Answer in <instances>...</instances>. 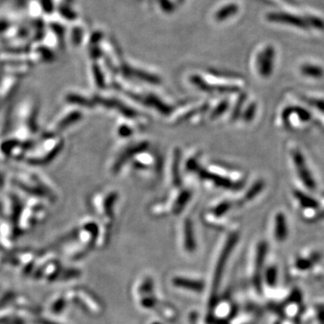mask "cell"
I'll use <instances>...</instances> for the list:
<instances>
[{
	"mask_svg": "<svg viewBox=\"0 0 324 324\" xmlns=\"http://www.w3.org/2000/svg\"><path fill=\"white\" fill-rule=\"evenodd\" d=\"M63 147V140L60 136L45 134L39 141L34 142L27 149L22 159L27 164L42 166L48 164L56 158Z\"/></svg>",
	"mask_w": 324,
	"mask_h": 324,
	"instance_id": "cell-1",
	"label": "cell"
},
{
	"mask_svg": "<svg viewBox=\"0 0 324 324\" xmlns=\"http://www.w3.org/2000/svg\"><path fill=\"white\" fill-rule=\"evenodd\" d=\"M14 183L19 189L29 193L32 197H38L44 200H54L55 194L44 180L27 171H18L14 177Z\"/></svg>",
	"mask_w": 324,
	"mask_h": 324,
	"instance_id": "cell-2",
	"label": "cell"
},
{
	"mask_svg": "<svg viewBox=\"0 0 324 324\" xmlns=\"http://www.w3.org/2000/svg\"><path fill=\"white\" fill-rule=\"evenodd\" d=\"M44 202V199L38 197H31L27 204L22 206L18 219L23 227L26 229L32 227L35 223L41 222L46 217L47 208Z\"/></svg>",
	"mask_w": 324,
	"mask_h": 324,
	"instance_id": "cell-3",
	"label": "cell"
},
{
	"mask_svg": "<svg viewBox=\"0 0 324 324\" xmlns=\"http://www.w3.org/2000/svg\"><path fill=\"white\" fill-rule=\"evenodd\" d=\"M81 115L82 114L76 110L68 111V112L62 111L61 114H57L52 120V122H50L46 127L45 134L56 135L63 129L70 126V124L74 123L75 122H77L78 120L81 118Z\"/></svg>",
	"mask_w": 324,
	"mask_h": 324,
	"instance_id": "cell-4",
	"label": "cell"
},
{
	"mask_svg": "<svg viewBox=\"0 0 324 324\" xmlns=\"http://www.w3.org/2000/svg\"><path fill=\"white\" fill-rule=\"evenodd\" d=\"M237 241H238V235L233 234L232 236L228 239L226 244L224 246V250L223 252L220 255L219 260L217 262V266H216V269H215V277H214V285H213V296L211 299V304L214 302V299L215 297V293L218 290V286H219L220 281H221V277H222V274L224 270V267L227 262L228 258L230 254L232 253V250L234 248V246L236 244Z\"/></svg>",
	"mask_w": 324,
	"mask_h": 324,
	"instance_id": "cell-5",
	"label": "cell"
},
{
	"mask_svg": "<svg viewBox=\"0 0 324 324\" xmlns=\"http://www.w3.org/2000/svg\"><path fill=\"white\" fill-rule=\"evenodd\" d=\"M292 158L298 177L302 181V184L304 185L307 189L314 190L316 188L315 181L311 175V171L308 169L303 155L299 150H293Z\"/></svg>",
	"mask_w": 324,
	"mask_h": 324,
	"instance_id": "cell-6",
	"label": "cell"
},
{
	"mask_svg": "<svg viewBox=\"0 0 324 324\" xmlns=\"http://www.w3.org/2000/svg\"><path fill=\"white\" fill-rule=\"evenodd\" d=\"M275 60V50L270 46H267L263 50L262 53L258 54L257 66L259 73L263 77L270 76L273 70V64Z\"/></svg>",
	"mask_w": 324,
	"mask_h": 324,
	"instance_id": "cell-7",
	"label": "cell"
},
{
	"mask_svg": "<svg viewBox=\"0 0 324 324\" xmlns=\"http://www.w3.org/2000/svg\"><path fill=\"white\" fill-rule=\"evenodd\" d=\"M267 244L266 242H260L258 246L257 250V257H256V264H255L254 272V285L258 289L260 287V280H261V270H262L263 264L265 260V257L267 254Z\"/></svg>",
	"mask_w": 324,
	"mask_h": 324,
	"instance_id": "cell-8",
	"label": "cell"
},
{
	"mask_svg": "<svg viewBox=\"0 0 324 324\" xmlns=\"http://www.w3.org/2000/svg\"><path fill=\"white\" fill-rule=\"evenodd\" d=\"M172 283L174 284L177 287H180L183 289L190 290L193 292H202L205 288V283L200 280H193L189 278H185V277H175Z\"/></svg>",
	"mask_w": 324,
	"mask_h": 324,
	"instance_id": "cell-9",
	"label": "cell"
},
{
	"mask_svg": "<svg viewBox=\"0 0 324 324\" xmlns=\"http://www.w3.org/2000/svg\"><path fill=\"white\" fill-rule=\"evenodd\" d=\"M274 235H275V239L276 241H279V242H283L287 239L288 229H287L285 215H283L282 213L276 215V219H275Z\"/></svg>",
	"mask_w": 324,
	"mask_h": 324,
	"instance_id": "cell-10",
	"label": "cell"
},
{
	"mask_svg": "<svg viewBox=\"0 0 324 324\" xmlns=\"http://www.w3.org/2000/svg\"><path fill=\"white\" fill-rule=\"evenodd\" d=\"M300 71L303 76L312 79H320L324 75L322 68L320 66L313 65V64H303L300 68Z\"/></svg>",
	"mask_w": 324,
	"mask_h": 324,
	"instance_id": "cell-11",
	"label": "cell"
},
{
	"mask_svg": "<svg viewBox=\"0 0 324 324\" xmlns=\"http://www.w3.org/2000/svg\"><path fill=\"white\" fill-rule=\"evenodd\" d=\"M294 197L299 201V204L303 208L307 209H316L318 208L319 204L313 197L307 196L306 194L302 193L301 191H294Z\"/></svg>",
	"mask_w": 324,
	"mask_h": 324,
	"instance_id": "cell-12",
	"label": "cell"
},
{
	"mask_svg": "<svg viewBox=\"0 0 324 324\" xmlns=\"http://www.w3.org/2000/svg\"><path fill=\"white\" fill-rule=\"evenodd\" d=\"M185 247L189 250V252H192L196 249V241L194 239L193 229L192 225L189 221L186 222L185 224Z\"/></svg>",
	"mask_w": 324,
	"mask_h": 324,
	"instance_id": "cell-13",
	"label": "cell"
},
{
	"mask_svg": "<svg viewBox=\"0 0 324 324\" xmlns=\"http://www.w3.org/2000/svg\"><path fill=\"white\" fill-rule=\"evenodd\" d=\"M266 283L268 286H274L276 285V281H277V276H278V272L276 266H270L267 268L266 274L264 275Z\"/></svg>",
	"mask_w": 324,
	"mask_h": 324,
	"instance_id": "cell-14",
	"label": "cell"
},
{
	"mask_svg": "<svg viewBox=\"0 0 324 324\" xmlns=\"http://www.w3.org/2000/svg\"><path fill=\"white\" fill-rule=\"evenodd\" d=\"M263 188H264V183L262 181H258L257 183H255L254 186L251 188V189L249 190V192L247 193V196H246V199L247 200H250L252 198H254L258 194L261 192Z\"/></svg>",
	"mask_w": 324,
	"mask_h": 324,
	"instance_id": "cell-15",
	"label": "cell"
},
{
	"mask_svg": "<svg viewBox=\"0 0 324 324\" xmlns=\"http://www.w3.org/2000/svg\"><path fill=\"white\" fill-rule=\"evenodd\" d=\"M307 104L311 105L315 109L320 111V113L324 114V100L323 99H317V98H307L304 97Z\"/></svg>",
	"mask_w": 324,
	"mask_h": 324,
	"instance_id": "cell-16",
	"label": "cell"
},
{
	"mask_svg": "<svg viewBox=\"0 0 324 324\" xmlns=\"http://www.w3.org/2000/svg\"><path fill=\"white\" fill-rule=\"evenodd\" d=\"M255 112H256V105L254 104L250 105L248 109L246 110L245 115H244V118L247 120V121H250L251 119H253L255 115Z\"/></svg>",
	"mask_w": 324,
	"mask_h": 324,
	"instance_id": "cell-17",
	"label": "cell"
},
{
	"mask_svg": "<svg viewBox=\"0 0 324 324\" xmlns=\"http://www.w3.org/2000/svg\"><path fill=\"white\" fill-rule=\"evenodd\" d=\"M229 208V204H222L219 207L215 210V215H221L224 214Z\"/></svg>",
	"mask_w": 324,
	"mask_h": 324,
	"instance_id": "cell-18",
	"label": "cell"
},
{
	"mask_svg": "<svg viewBox=\"0 0 324 324\" xmlns=\"http://www.w3.org/2000/svg\"><path fill=\"white\" fill-rule=\"evenodd\" d=\"M5 182V175L2 171H0V189L1 187H3Z\"/></svg>",
	"mask_w": 324,
	"mask_h": 324,
	"instance_id": "cell-19",
	"label": "cell"
},
{
	"mask_svg": "<svg viewBox=\"0 0 324 324\" xmlns=\"http://www.w3.org/2000/svg\"><path fill=\"white\" fill-rule=\"evenodd\" d=\"M1 207H2V201L0 199V215H1Z\"/></svg>",
	"mask_w": 324,
	"mask_h": 324,
	"instance_id": "cell-20",
	"label": "cell"
},
{
	"mask_svg": "<svg viewBox=\"0 0 324 324\" xmlns=\"http://www.w3.org/2000/svg\"><path fill=\"white\" fill-rule=\"evenodd\" d=\"M152 324H160V323H158V322H154V323Z\"/></svg>",
	"mask_w": 324,
	"mask_h": 324,
	"instance_id": "cell-21",
	"label": "cell"
}]
</instances>
